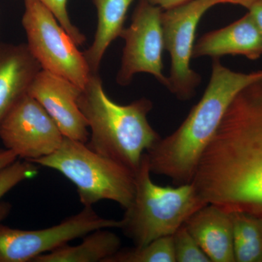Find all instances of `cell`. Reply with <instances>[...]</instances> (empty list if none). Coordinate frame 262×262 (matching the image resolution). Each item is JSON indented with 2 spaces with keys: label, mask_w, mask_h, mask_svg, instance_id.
I'll return each instance as SVG.
<instances>
[{
  "label": "cell",
  "mask_w": 262,
  "mask_h": 262,
  "mask_svg": "<svg viewBox=\"0 0 262 262\" xmlns=\"http://www.w3.org/2000/svg\"><path fill=\"white\" fill-rule=\"evenodd\" d=\"M42 70L27 43H0V124Z\"/></svg>",
  "instance_id": "4fadbf2b"
},
{
  "label": "cell",
  "mask_w": 262,
  "mask_h": 262,
  "mask_svg": "<svg viewBox=\"0 0 262 262\" xmlns=\"http://www.w3.org/2000/svg\"><path fill=\"white\" fill-rule=\"evenodd\" d=\"M259 0H225V4L239 5V6L244 7V8H248Z\"/></svg>",
  "instance_id": "d4e9b609"
},
{
  "label": "cell",
  "mask_w": 262,
  "mask_h": 262,
  "mask_svg": "<svg viewBox=\"0 0 262 262\" xmlns=\"http://www.w3.org/2000/svg\"><path fill=\"white\" fill-rule=\"evenodd\" d=\"M225 0H192L162 13L164 47L170 56V70L166 89L182 101L196 94L201 76L191 68L196 29L208 10Z\"/></svg>",
  "instance_id": "52a82bcc"
},
{
  "label": "cell",
  "mask_w": 262,
  "mask_h": 262,
  "mask_svg": "<svg viewBox=\"0 0 262 262\" xmlns=\"http://www.w3.org/2000/svg\"><path fill=\"white\" fill-rule=\"evenodd\" d=\"M51 10L63 28L70 34L77 46H82L85 42V36L80 29L74 25L67 10V0H38Z\"/></svg>",
  "instance_id": "44dd1931"
},
{
  "label": "cell",
  "mask_w": 262,
  "mask_h": 262,
  "mask_svg": "<svg viewBox=\"0 0 262 262\" xmlns=\"http://www.w3.org/2000/svg\"><path fill=\"white\" fill-rule=\"evenodd\" d=\"M78 104L89 125V147L134 172L144 153L161 139L148 120L152 101L141 98L126 105L115 102L105 92L98 73L91 74Z\"/></svg>",
  "instance_id": "3957f363"
},
{
  "label": "cell",
  "mask_w": 262,
  "mask_h": 262,
  "mask_svg": "<svg viewBox=\"0 0 262 262\" xmlns=\"http://www.w3.org/2000/svg\"><path fill=\"white\" fill-rule=\"evenodd\" d=\"M106 262H176L173 237H160L140 247L120 248Z\"/></svg>",
  "instance_id": "ac0fdd59"
},
{
  "label": "cell",
  "mask_w": 262,
  "mask_h": 262,
  "mask_svg": "<svg viewBox=\"0 0 262 262\" xmlns=\"http://www.w3.org/2000/svg\"><path fill=\"white\" fill-rule=\"evenodd\" d=\"M12 206L8 202H0V224L9 215Z\"/></svg>",
  "instance_id": "484cf974"
},
{
  "label": "cell",
  "mask_w": 262,
  "mask_h": 262,
  "mask_svg": "<svg viewBox=\"0 0 262 262\" xmlns=\"http://www.w3.org/2000/svg\"><path fill=\"white\" fill-rule=\"evenodd\" d=\"M184 226L211 262H235L229 212L208 203L194 212Z\"/></svg>",
  "instance_id": "5bb4252c"
},
{
  "label": "cell",
  "mask_w": 262,
  "mask_h": 262,
  "mask_svg": "<svg viewBox=\"0 0 262 262\" xmlns=\"http://www.w3.org/2000/svg\"><path fill=\"white\" fill-rule=\"evenodd\" d=\"M241 55L256 59L262 55V34L248 13L228 26L203 34L194 44L192 58Z\"/></svg>",
  "instance_id": "7c38bea8"
},
{
  "label": "cell",
  "mask_w": 262,
  "mask_h": 262,
  "mask_svg": "<svg viewBox=\"0 0 262 262\" xmlns=\"http://www.w3.org/2000/svg\"><path fill=\"white\" fill-rule=\"evenodd\" d=\"M231 213L235 262H262V220L246 212Z\"/></svg>",
  "instance_id": "e0dca14e"
},
{
  "label": "cell",
  "mask_w": 262,
  "mask_h": 262,
  "mask_svg": "<svg viewBox=\"0 0 262 262\" xmlns=\"http://www.w3.org/2000/svg\"><path fill=\"white\" fill-rule=\"evenodd\" d=\"M262 79V70L243 73L213 59L206 91L180 126L146 151L151 173L171 179L177 185L189 184L198 164L234 97Z\"/></svg>",
  "instance_id": "7a4b0ae2"
},
{
  "label": "cell",
  "mask_w": 262,
  "mask_h": 262,
  "mask_svg": "<svg viewBox=\"0 0 262 262\" xmlns=\"http://www.w3.org/2000/svg\"><path fill=\"white\" fill-rule=\"evenodd\" d=\"M248 10L262 34V0L253 3Z\"/></svg>",
  "instance_id": "7402d4cb"
},
{
  "label": "cell",
  "mask_w": 262,
  "mask_h": 262,
  "mask_svg": "<svg viewBox=\"0 0 262 262\" xmlns=\"http://www.w3.org/2000/svg\"><path fill=\"white\" fill-rule=\"evenodd\" d=\"M192 183L206 203L262 220V79L234 97Z\"/></svg>",
  "instance_id": "6da1fadb"
},
{
  "label": "cell",
  "mask_w": 262,
  "mask_h": 262,
  "mask_svg": "<svg viewBox=\"0 0 262 262\" xmlns=\"http://www.w3.org/2000/svg\"><path fill=\"white\" fill-rule=\"evenodd\" d=\"M151 174L145 152L135 172L134 199L120 220V229L138 247L173 235L194 212L208 204L192 182L163 187L153 182Z\"/></svg>",
  "instance_id": "277c9868"
},
{
  "label": "cell",
  "mask_w": 262,
  "mask_h": 262,
  "mask_svg": "<svg viewBox=\"0 0 262 262\" xmlns=\"http://www.w3.org/2000/svg\"><path fill=\"white\" fill-rule=\"evenodd\" d=\"M160 7L140 0L131 18L130 26L120 37L125 40L121 64L116 81L121 86L130 84L139 73L152 75L166 88L168 77L164 75V39Z\"/></svg>",
  "instance_id": "9c48e42d"
},
{
  "label": "cell",
  "mask_w": 262,
  "mask_h": 262,
  "mask_svg": "<svg viewBox=\"0 0 262 262\" xmlns=\"http://www.w3.org/2000/svg\"><path fill=\"white\" fill-rule=\"evenodd\" d=\"M151 4L160 7L163 10L172 9V8H177L192 0H146Z\"/></svg>",
  "instance_id": "603a6c76"
},
{
  "label": "cell",
  "mask_w": 262,
  "mask_h": 262,
  "mask_svg": "<svg viewBox=\"0 0 262 262\" xmlns=\"http://www.w3.org/2000/svg\"><path fill=\"white\" fill-rule=\"evenodd\" d=\"M37 165L32 162L17 160L0 171V200L15 186L37 174Z\"/></svg>",
  "instance_id": "ffe728a7"
},
{
  "label": "cell",
  "mask_w": 262,
  "mask_h": 262,
  "mask_svg": "<svg viewBox=\"0 0 262 262\" xmlns=\"http://www.w3.org/2000/svg\"><path fill=\"white\" fill-rule=\"evenodd\" d=\"M18 156L14 151L5 149H0V171L8 167L10 164L18 160Z\"/></svg>",
  "instance_id": "cb8c5ba5"
},
{
  "label": "cell",
  "mask_w": 262,
  "mask_h": 262,
  "mask_svg": "<svg viewBox=\"0 0 262 262\" xmlns=\"http://www.w3.org/2000/svg\"><path fill=\"white\" fill-rule=\"evenodd\" d=\"M24 5L27 45L42 70L84 89L92 74L84 53L46 5L38 0H24Z\"/></svg>",
  "instance_id": "8992f818"
},
{
  "label": "cell",
  "mask_w": 262,
  "mask_h": 262,
  "mask_svg": "<svg viewBox=\"0 0 262 262\" xmlns=\"http://www.w3.org/2000/svg\"><path fill=\"white\" fill-rule=\"evenodd\" d=\"M172 237L176 262H211L184 225Z\"/></svg>",
  "instance_id": "d6986e66"
},
{
  "label": "cell",
  "mask_w": 262,
  "mask_h": 262,
  "mask_svg": "<svg viewBox=\"0 0 262 262\" xmlns=\"http://www.w3.org/2000/svg\"><path fill=\"white\" fill-rule=\"evenodd\" d=\"M121 248V241L110 229H97L77 246L68 244L38 256L33 262H106Z\"/></svg>",
  "instance_id": "2e32d148"
},
{
  "label": "cell",
  "mask_w": 262,
  "mask_h": 262,
  "mask_svg": "<svg viewBox=\"0 0 262 262\" xmlns=\"http://www.w3.org/2000/svg\"><path fill=\"white\" fill-rule=\"evenodd\" d=\"M63 138L49 114L28 94L13 106L0 124V139L5 149L32 163L54 152L61 146Z\"/></svg>",
  "instance_id": "30bf717a"
},
{
  "label": "cell",
  "mask_w": 262,
  "mask_h": 262,
  "mask_svg": "<svg viewBox=\"0 0 262 262\" xmlns=\"http://www.w3.org/2000/svg\"><path fill=\"white\" fill-rule=\"evenodd\" d=\"M121 222L103 218L93 206L84 207L58 225L27 230L0 224V262H30L45 253L99 229L120 228Z\"/></svg>",
  "instance_id": "ba28073f"
},
{
  "label": "cell",
  "mask_w": 262,
  "mask_h": 262,
  "mask_svg": "<svg viewBox=\"0 0 262 262\" xmlns=\"http://www.w3.org/2000/svg\"><path fill=\"white\" fill-rule=\"evenodd\" d=\"M32 163L53 169L73 183L84 207L110 201L126 209L134 199L135 172L85 143L64 137L54 152Z\"/></svg>",
  "instance_id": "5b68a950"
},
{
  "label": "cell",
  "mask_w": 262,
  "mask_h": 262,
  "mask_svg": "<svg viewBox=\"0 0 262 262\" xmlns=\"http://www.w3.org/2000/svg\"><path fill=\"white\" fill-rule=\"evenodd\" d=\"M82 89L61 76L42 70L28 94L42 105L64 137L87 143L90 131L78 104Z\"/></svg>",
  "instance_id": "8fae6325"
},
{
  "label": "cell",
  "mask_w": 262,
  "mask_h": 262,
  "mask_svg": "<svg viewBox=\"0 0 262 262\" xmlns=\"http://www.w3.org/2000/svg\"><path fill=\"white\" fill-rule=\"evenodd\" d=\"M134 0H93L97 11L94 42L84 53L92 73H98L106 50L125 29L126 15Z\"/></svg>",
  "instance_id": "9a60e30c"
}]
</instances>
